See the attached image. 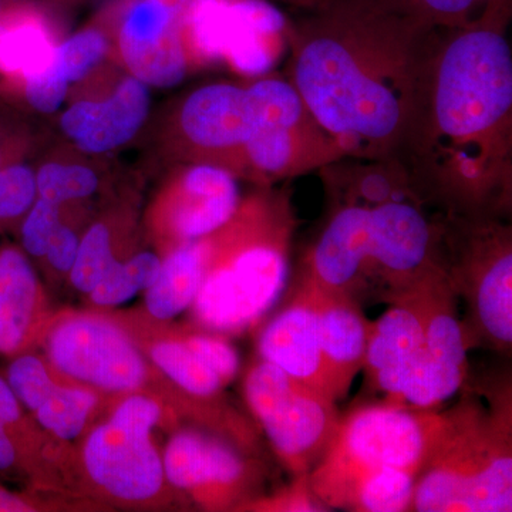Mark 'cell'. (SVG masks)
I'll list each match as a JSON object with an SVG mask.
<instances>
[{
  "label": "cell",
  "mask_w": 512,
  "mask_h": 512,
  "mask_svg": "<svg viewBox=\"0 0 512 512\" xmlns=\"http://www.w3.org/2000/svg\"><path fill=\"white\" fill-rule=\"evenodd\" d=\"M248 87L254 117L244 177L269 185L345 157L289 80L264 76Z\"/></svg>",
  "instance_id": "obj_7"
},
{
  "label": "cell",
  "mask_w": 512,
  "mask_h": 512,
  "mask_svg": "<svg viewBox=\"0 0 512 512\" xmlns=\"http://www.w3.org/2000/svg\"><path fill=\"white\" fill-rule=\"evenodd\" d=\"M207 258V237L171 249L161 261L156 281L146 291L148 313L168 320L191 308L204 279Z\"/></svg>",
  "instance_id": "obj_23"
},
{
  "label": "cell",
  "mask_w": 512,
  "mask_h": 512,
  "mask_svg": "<svg viewBox=\"0 0 512 512\" xmlns=\"http://www.w3.org/2000/svg\"><path fill=\"white\" fill-rule=\"evenodd\" d=\"M447 426V412L399 404L356 407L338 429L309 483L329 511H345L350 494L367 477L409 471L419 477Z\"/></svg>",
  "instance_id": "obj_5"
},
{
  "label": "cell",
  "mask_w": 512,
  "mask_h": 512,
  "mask_svg": "<svg viewBox=\"0 0 512 512\" xmlns=\"http://www.w3.org/2000/svg\"><path fill=\"white\" fill-rule=\"evenodd\" d=\"M37 200L36 168L16 161L0 171V229L19 228Z\"/></svg>",
  "instance_id": "obj_30"
},
{
  "label": "cell",
  "mask_w": 512,
  "mask_h": 512,
  "mask_svg": "<svg viewBox=\"0 0 512 512\" xmlns=\"http://www.w3.org/2000/svg\"><path fill=\"white\" fill-rule=\"evenodd\" d=\"M367 255L369 207L330 204L328 221L309 249L301 272L323 291L356 298V289L365 285Z\"/></svg>",
  "instance_id": "obj_17"
},
{
  "label": "cell",
  "mask_w": 512,
  "mask_h": 512,
  "mask_svg": "<svg viewBox=\"0 0 512 512\" xmlns=\"http://www.w3.org/2000/svg\"><path fill=\"white\" fill-rule=\"evenodd\" d=\"M37 140L28 114L0 100V171L16 161L29 160Z\"/></svg>",
  "instance_id": "obj_32"
},
{
  "label": "cell",
  "mask_w": 512,
  "mask_h": 512,
  "mask_svg": "<svg viewBox=\"0 0 512 512\" xmlns=\"http://www.w3.org/2000/svg\"><path fill=\"white\" fill-rule=\"evenodd\" d=\"M168 177L160 210L165 232L177 245L214 234L241 204L238 177L220 165L177 163ZM175 245V247H177Z\"/></svg>",
  "instance_id": "obj_15"
},
{
  "label": "cell",
  "mask_w": 512,
  "mask_h": 512,
  "mask_svg": "<svg viewBox=\"0 0 512 512\" xmlns=\"http://www.w3.org/2000/svg\"><path fill=\"white\" fill-rule=\"evenodd\" d=\"M258 350L265 362L330 397L320 349L315 288L305 275H299L288 303L262 330Z\"/></svg>",
  "instance_id": "obj_16"
},
{
  "label": "cell",
  "mask_w": 512,
  "mask_h": 512,
  "mask_svg": "<svg viewBox=\"0 0 512 512\" xmlns=\"http://www.w3.org/2000/svg\"><path fill=\"white\" fill-rule=\"evenodd\" d=\"M150 355L161 372L192 396H214L225 384L185 340H165L157 343L151 348Z\"/></svg>",
  "instance_id": "obj_26"
},
{
  "label": "cell",
  "mask_w": 512,
  "mask_h": 512,
  "mask_svg": "<svg viewBox=\"0 0 512 512\" xmlns=\"http://www.w3.org/2000/svg\"><path fill=\"white\" fill-rule=\"evenodd\" d=\"M96 404V394L90 390L55 383L33 413L50 433L62 440H73L82 433Z\"/></svg>",
  "instance_id": "obj_27"
},
{
  "label": "cell",
  "mask_w": 512,
  "mask_h": 512,
  "mask_svg": "<svg viewBox=\"0 0 512 512\" xmlns=\"http://www.w3.org/2000/svg\"><path fill=\"white\" fill-rule=\"evenodd\" d=\"M18 456V447L10 439L8 431L0 426V471H6L15 466Z\"/></svg>",
  "instance_id": "obj_40"
},
{
  "label": "cell",
  "mask_w": 512,
  "mask_h": 512,
  "mask_svg": "<svg viewBox=\"0 0 512 512\" xmlns=\"http://www.w3.org/2000/svg\"><path fill=\"white\" fill-rule=\"evenodd\" d=\"M60 222L62 205L37 197L18 228L20 245L25 254L37 259L43 258Z\"/></svg>",
  "instance_id": "obj_33"
},
{
  "label": "cell",
  "mask_w": 512,
  "mask_h": 512,
  "mask_svg": "<svg viewBox=\"0 0 512 512\" xmlns=\"http://www.w3.org/2000/svg\"><path fill=\"white\" fill-rule=\"evenodd\" d=\"M510 16L511 0H495L470 25L440 30L416 113L393 156L441 214H510Z\"/></svg>",
  "instance_id": "obj_1"
},
{
  "label": "cell",
  "mask_w": 512,
  "mask_h": 512,
  "mask_svg": "<svg viewBox=\"0 0 512 512\" xmlns=\"http://www.w3.org/2000/svg\"><path fill=\"white\" fill-rule=\"evenodd\" d=\"M150 87L124 74L106 93L86 94L59 111L57 127L79 153L103 157L119 151L141 133L151 113Z\"/></svg>",
  "instance_id": "obj_14"
},
{
  "label": "cell",
  "mask_w": 512,
  "mask_h": 512,
  "mask_svg": "<svg viewBox=\"0 0 512 512\" xmlns=\"http://www.w3.org/2000/svg\"><path fill=\"white\" fill-rule=\"evenodd\" d=\"M113 52V23L107 15L106 20H96L63 37L57 45L55 63L73 92L93 79Z\"/></svg>",
  "instance_id": "obj_25"
},
{
  "label": "cell",
  "mask_w": 512,
  "mask_h": 512,
  "mask_svg": "<svg viewBox=\"0 0 512 512\" xmlns=\"http://www.w3.org/2000/svg\"><path fill=\"white\" fill-rule=\"evenodd\" d=\"M46 349L60 373L107 392H134L146 379L143 356L126 333L106 319L63 320L47 338Z\"/></svg>",
  "instance_id": "obj_13"
},
{
  "label": "cell",
  "mask_w": 512,
  "mask_h": 512,
  "mask_svg": "<svg viewBox=\"0 0 512 512\" xmlns=\"http://www.w3.org/2000/svg\"><path fill=\"white\" fill-rule=\"evenodd\" d=\"M161 268L160 256L140 252L124 262H117L103 281L90 292V298L100 306H117L130 301L140 291H147L156 281Z\"/></svg>",
  "instance_id": "obj_28"
},
{
  "label": "cell",
  "mask_w": 512,
  "mask_h": 512,
  "mask_svg": "<svg viewBox=\"0 0 512 512\" xmlns=\"http://www.w3.org/2000/svg\"><path fill=\"white\" fill-rule=\"evenodd\" d=\"M185 45L192 69L224 62L261 77L289 49V23L266 0H194Z\"/></svg>",
  "instance_id": "obj_9"
},
{
  "label": "cell",
  "mask_w": 512,
  "mask_h": 512,
  "mask_svg": "<svg viewBox=\"0 0 512 512\" xmlns=\"http://www.w3.org/2000/svg\"><path fill=\"white\" fill-rule=\"evenodd\" d=\"M252 107L248 84L218 82L188 93L167 116L165 156L174 164L220 165L237 177L245 174V147L251 137Z\"/></svg>",
  "instance_id": "obj_10"
},
{
  "label": "cell",
  "mask_w": 512,
  "mask_h": 512,
  "mask_svg": "<svg viewBox=\"0 0 512 512\" xmlns=\"http://www.w3.org/2000/svg\"><path fill=\"white\" fill-rule=\"evenodd\" d=\"M305 12L289 23V82L343 156L393 157L441 29L397 0H320Z\"/></svg>",
  "instance_id": "obj_2"
},
{
  "label": "cell",
  "mask_w": 512,
  "mask_h": 512,
  "mask_svg": "<svg viewBox=\"0 0 512 512\" xmlns=\"http://www.w3.org/2000/svg\"><path fill=\"white\" fill-rule=\"evenodd\" d=\"M35 268L23 249L0 248V353L16 355L32 335L40 301Z\"/></svg>",
  "instance_id": "obj_22"
},
{
  "label": "cell",
  "mask_w": 512,
  "mask_h": 512,
  "mask_svg": "<svg viewBox=\"0 0 512 512\" xmlns=\"http://www.w3.org/2000/svg\"><path fill=\"white\" fill-rule=\"evenodd\" d=\"M441 262L458 301L468 349H512V232L500 218L443 214Z\"/></svg>",
  "instance_id": "obj_6"
},
{
  "label": "cell",
  "mask_w": 512,
  "mask_h": 512,
  "mask_svg": "<svg viewBox=\"0 0 512 512\" xmlns=\"http://www.w3.org/2000/svg\"><path fill=\"white\" fill-rule=\"evenodd\" d=\"M269 511H288V512H323L329 511L320 503L319 498L313 493L311 483H309V473L295 476V480L288 488L281 491L269 503L265 504Z\"/></svg>",
  "instance_id": "obj_36"
},
{
  "label": "cell",
  "mask_w": 512,
  "mask_h": 512,
  "mask_svg": "<svg viewBox=\"0 0 512 512\" xmlns=\"http://www.w3.org/2000/svg\"><path fill=\"white\" fill-rule=\"evenodd\" d=\"M117 262L109 222H94L80 238L79 252L69 272L70 281L77 291L93 292Z\"/></svg>",
  "instance_id": "obj_29"
},
{
  "label": "cell",
  "mask_w": 512,
  "mask_h": 512,
  "mask_svg": "<svg viewBox=\"0 0 512 512\" xmlns=\"http://www.w3.org/2000/svg\"><path fill=\"white\" fill-rule=\"evenodd\" d=\"M244 389L282 466L293 477L311 473L338 429L335 400L262 359L249 370Z\"/></svg>",
  "instance_id": "obj_8"
},
{
  "label": "cell",
  "mask_w": 512,
  "mask_h": 512,
  "mask_svg": "<svg viewBox=\"0 0 512 512\" xmlns=\"http://www.w3.org/2000/svg\"><path fill=\"white\" fill-rule=\"evenodd\" d=\"M80 237L70 225L60 222L55 234L50 238L49 247L43 258L57 272L69 274L79 252Z\"/></svg>",
  "instance_id": "obj_37"
},
{
  "label": "cell",
  "mask_w": 512,
  "mask_h": 512,
  "mask_svg": "<svg viewBox=\"0 0 512 512\" xmlns=\"http://www.w3.org/2000/svg\"><path fill=\"white\" fill-rule=\"evenodd\" d=\"M185 342L204 360L205 365L210 366L221 377L222 382H231L237 376L238 352L224 339L211 335H192Z\"/></svg>",
  "instance_id": "obj_35"
},
{
  "label": "cell",
  "mask_w": 512,
  "mask_h": 512,
  "mask_svg": "<svg viewBox=\"0 0 512 512\" xmlns=\"http://www.w3.org/2000/svg\"><path fill=\"white\" fill-rule=\"evenodd\" d=\"M96 160L70 147L40 161L35 167L37 197L59 205L92 197L103 183Z\"/></svg>",
  "instance_id": "obj_24"
},
{
  "label": "cell",
  "mask_w": 512,
  "mask_h": 512,
  "mask_svg": "<svg viewBox=\"0 0 512 512\" xmlns=\"http://www.w3.org/2000/svg\"><path fill=\"white\" fill-rule=\"evenodd\" d=\"M278 2L288 3V5L295 6V8L308 10L318 5L320 0H278Z\"/></svg>",
  "instance_id": "obj_41"
},
{
  "label": "cell",
  "mask_w": 512,
  "mask_h": 512,
  "mask_svg": "<svg viewBox=\"0 0 512 512\" xmlns=\"http://www.w3.org/2000/svg\"><path fill=\"white\" fill-rule=\"evenodd\" d=\"M20 420H22V407L19 399L13 393L8 380L0 377V426L8 431L10 436L19 426Z\"/></svg>",
  "instance_id": "obj_38"
},
{
  "label": "cell",
  "mask_w": 512,
  "mask_h": 512,
  "mask_svg": "<svg viewBox=\"0 0 512 512\" xmlns=\"http://www.w3.org/2000/svg\"><path fill=\"white\" fill-rule=\"evenodd\" d=\"M490 403L466 394L446 410V430L417 477L410 511L512 510L510 384Z\"/></svg>",
  "instance_id": "obj_4"
},
{
  "label": "cell",
  "mask_w": 512,
  "mask_h": 512,
  "mask_svg": "<svg viewBox=\"0 0 512 512\" xmlns=\"http://www.w3.org/2000/svg\"><path fill=\"white\" fill-rule=\"evenodd\" d=\"M164 478L180 490L202 491L224 498L244 483L247 463L227 441L197 430L175 434L163 457Z\"/></svg>",
  "instance_id": "obj_19"
},
{
  "label": "cell",
  "mask_w": 512,
  "mask_h": 512,
  "mask_svg": "<svg viewBox=\"0 0 512 512\" xmlns=\"http://www.w3.org/2000/svg\"><path fill=\"white\" fill-rule=\"evenodd\" d=\"M6 380L12 387L13 393L18 397L20 404H25L32 412H35L37 406L43 402L46 394L55 384L45 362L33 355L16 357L10 363Z\"/></svg>",
  "instance_id": "obj_34"
},
{
  "label": "cell",
  "mask_w": 512,
  "mask_h": 512,
  "mask_svg": "<svg viewBox=\"0 0 512 512\" xmlns=\"http://www.w3.org/2000/svg\"><path fill=\"white\" fill-rule=\"evenodd\" d=\"M62 39L45 6L36 0H10L0 20V94L46 69Z\"/></svg>",
  "instance_id": "obj_20"
},
{
  "label": "cell",
  "mask_w": 512,
  "mask_h": 512,
  "mask_svg": "<svg viewBox=\"0 0 512 512\" xmlns=\"http://www.w3.org/2000/svg\"><path fill=\"white\" fill-rule=\"evenodd\" d=\"M194 0H123L111 13L114 53L150 89H173L191 72L185 29Z\"/></svg>",
  "instance_id": "obj_12"
},
{
  "label": "cell",
  "mask_w": 512,
  "mask_h": 512,
  "mask_svg": "<svg viewBox=\"0 0 512 512\" xmlns=\"http://www.w3.org/2000/svg\"><path fill=\"white\" fill-rule=\"evenodd\" d=\"M295 227L289 194L266 191L241 200L208 235L207 269L191 305L204 328L242 332L275 308L288 286Z\"/></svg>",
  "instance_id": "obj_3"
},
{
  "label": "cell",
  "mask_w": 512,
  "mask_h": 512,
  "mask_svg": "<svg viewBox=\"0 0 512 512\" xmlns=\"http://www.w3.org/2000/svg\"><path fill=\"white\" fill-rule=\"evenodd\" d=\"M10 0H0V20L3 18L6 8H8Z\"/></svg>",
  "instance_id": "obj_42"
},
{
  "label": "cell",
  "mask_w": 512,
  "mask_h": 512,
  "mask_svg": "<svg viewBox=\"0 0 512 512\" xmlns=\"http://www.w3.org/2000/svg\"><path fill=\"white\" fill-rule=\"evenodd\" d=\"M434 29L463 28L480 18L495 0H397Z\"/></svg>",
  "instance_id": "obj_31"
},
{
  "label": "cell",
  "mask_w": 512,
  "mask_h": 512,
  "mask_svg": "<svg viewBox=\"0 0 512 512\" xmlns=\"http://www.w3.org/2000/svg\"><path fill=\"white\" fill-rule=\"evenodd\" d=\"M36 511L35 505L28 498L0 487V512Z\"/></svg>",
  "instance_id": "obj_39"
},
{
  "label": "cell",
  "mask_w": 512,
  "mask_h": 512,
  "mask_svg": "<svg viewBox=\"0 0 512 512\" xmlns=\"http://www.w3.org/2000/svg\"><path fill=\"white\" fill-rule=\"evenodd\" d=\"M313 288L326 382L330 397L338 403L348 396L357 373L365 366L372 322L352 295Z\"/></svg>",
  "instance_id": "obj_18"
},
{
  "label": "cell",
  "mask_w": 512,
  "mask_h": 512,
  "mask_svg": "<svg viewBox=\"0 0 512 512\" xmlns=\"http://www.w3.org/2000/svg\"><path fill=\"white\" fill-rule=\"evenodd\" d=\"M421 281L423 278L412 288L384 299L390 303L389 309L370 326L363 366L367 379L382 370L403 365L413 357L429 356L424 350L426 322Z\"/></svg>",
  "instance_id": "obj_21"
},
{
  "label": "cell",
  "mask_w": 512,
  "mask_h": 512,
  "mask_svg": "<svg viewBox=\"0 0 512 512\" xmlns=\"http://www.w3.org/2000/svg\"><path fill=\"white\" fill-rule=\"evenodd\" d=\"M161 417L160 406L144 396H131L114 410L107 423L94 429L84 446L90 478L119 500L146 501L160 493L163 460L151 443V430Z\"/></svg>",
  "instance_id": "obj_11"
}]
</instances>
